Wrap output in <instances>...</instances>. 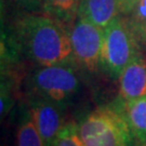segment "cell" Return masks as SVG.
I'll return each mask as SVG.
<instances>
[{
    "instance_id": "obj_1",
    "label": "cell",
    "mask_w": 146,
    "mask_h": 146,
    "mask_svg": "<svg viewBox=\"0 0 146 146\" xmlns=\"http://www.w3.org/2000/svg\"><path fill=\"white\" fill-rule=\"evenodd\" d=\"M19 51L37 66L76 62L69 33L48 14L29 13L19 19L12 36Z\"/></svg>"
},
{
    "instance_id": "obj_2",
    "label": "cell",
    "mask_w": 146,
    "mask_h": 146,
    "mask_svg": "<svg viewBox=\"0 0 146 146\" xmlns=\"http://www.w3.org/2000/svg\"><path fill=\"white\" fill-rule=\"evenodd\" d=\"M77 67L76 62L37 66L27 77L29 94L41 96L67 110L82 89Z\"/></svg>"
},
{
    "instance_id": "obj_3",
    "label": "cell",
    "mask_w": 146,
    "mask_h": 146,
    "mask_svg": "<svg viewBox=\"0 0 146 146\" xmlns=\"http://www.w3.org/2000/svg\"><path fill=\"white\" fill-rule=\"evenodd\" d=\"M141 51L137 41L122 15L117 16L104 28L100 69L113 80H118L122 70Z\"/></svg>"
},
{
    "instance_id": "obj_4",
    "label": "cell",
    "mask_w": 146,
    "mask_h": 146,
    "mask_svg": "<svg viewBox=\"0 0 146 146\" xmlns=\"http://www.w3.org/2000/svg\"><path fill=\"white\" fill-rule=\"evenodd\" d=\"M77 127L86 146H132L134 143L123 117L114 107L91 111Z\"/></svg>"
},
{
    "instance_id": "obj_5",
    "label": "cell",
    "mask_w": 146,
    "mask_h": 146,
    "mask_svg": "<svg viewBox=\"0 0 146 146\" xmlns=\"http://www.w3.org/2000/svg\"><path fill=\"white\" fill-rule=\"evenodd\" d=\"M68 33L77 65L88 73L98 72L101 63L104 29L84 17L77 16Z\"/></svg>"
},
{
    "instance_id": "obj_6",
    "label": "cell",
    "mask_w": 146,
    "mask_h": 146,
    "mask_svg": "<svg viewBox=\"0 0 146 146\" xmlns=\"http://www.w3.org/2000/svg\"><path fill=\"white\" fill-rule=\"evenodd\" d=\"M27 107L44 146H53L64 123L63 107L35 94H28Z\"/></svg>"
},
{
    "instance_id": "obj_7",
    "label": "cell",
    "mask_w": 146,
    "mask_h": 146,
    "mask_svg": "<svg viewBox=\"0 0 146 146\" xmlns=\"http://www.w3.org/2000/svg\"><path fill=\"white\" fill-rule=\"evenodd\" d=\"M118 81L121 102L127 103L146 95V60L141 51L125 66Z\"/></svg>"
},
{
    "instance_id": "obj_8",
    "label": "cell",
    "mask_w": 146,
    "mask_h": 146,
    "mask_svg": "<svg viewBox=\"0 0 146 146\" xmlns=\"http://www.w3.org/2000/svg\"><path fill=\"white\" fill-rule=\"evenodd\" d=\"M111 107L123 117L133 141L140 146H146V95L127 103L119 101Z\"/></svg>"
},
{
    "instance_id": "obj_9",
    "label": "cell",
    "mask_w": 146,
    "mask_h": 146,
    "mask_svg": "<svg viewBox=\"0 0 146 146\" xmlns=\"http://www.w3.org/2000/svg\"><path fill=\"white\" fill-rule=\"evenodd\" d=\"M119 15V0H79L77 16L103 29Z\"/></svg>"
},
{
    "instance_id": "obj_10",
    "label": "cell",
    "mask_w": 146,
    "mask_h": 146,
    "mask_svg": "<svg viewBox=\"0 0 146 146\" xmlns=\"http://www.w3.org/2000/svg\"><path fill=\"white\" fill-rule=\"evenodd\" d=\"M16 146H44L27 105L22 106L16 130Z\"/></svg>"
},
{
    "instance_id": "obj_11",
    "label": "cell",
    "mask_w": 146,
    "mask_h": 146,
    "mask_svg": "<svg viewBox=\"0 0 146 146\" xmlns=\"http://www.w3.org/2000/svg\"><path fill=\"white\" fill-rule=\"evenodd\" d=\"M79 0H44V11L63 25L77 19Z\"/></svg>"
},
{
    "instance_id": "obj_12",
    "label": "cell",
    "mask_w": 146,
    "mask_h": 146,
    "mask_svg": "<svg viewBox=\"0 0 146 146\" xmlns=\"http://www.w3.org/2000/svg\"><path fill=\"white\" fill-rule=\"evenodd\" d=\"M123 17L141 46L146 44V0H134L132 9Z\"/></svg>"
},
{
    "instance_id": "obj_13",
    "label": "cell",
    "mask_w": 146,
    "mask_h": 146,
    "mask_svg": "<svg viewBox=\"0 0 146 146\" xmlns=\"http://www.w3.org/2000/svg\"><path fill=\"white\" fill-rule=\"evenodd\" d=\"M53 146H86L80 137L77 123L69 122L64 125Z\"/></svg>"
},
{
    "instance_id": "obj_14",
    "label": "cell",
    "mask_w": 146,
    "mask_h": 146,
    "mask_svg": "<svg viewBox=\"0 0 146 146\" xmlns=\"http://www.w3.org/2000/svg\"><path fill=\"white\" fill-rule=\"evenodd\" d=\"M12 1L19 7H21L22 9L31 13H39L40 11H44V0H12Z\"/></svg>"
},
{
    "instance_id": "obj_15",
    "label": "cell",
    "mask_w": 146,
    "mask_h": 146,
    "mask_svg": "<svg viewBox=\"0 0 146 146\" xmlns=\"http://www.w3.org/2000/svg\"><path fill=\"white\" fill-rule=\"evenodd\" d=\"M133 3H134V0H119L120 15H127L130 12L131 9H132Z\"/></svg>"
}]
</instances>
